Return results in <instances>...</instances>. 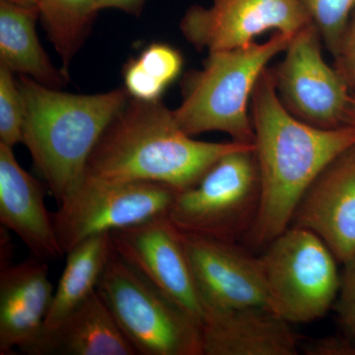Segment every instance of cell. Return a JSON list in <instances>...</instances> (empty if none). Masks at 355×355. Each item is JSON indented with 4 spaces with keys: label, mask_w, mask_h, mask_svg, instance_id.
Returning <instances> with one entry per match:
<instances>
[{
    "label": "cell",
    "mask_w": 355,
    "mask_h": 355,
    "mask_svg": "<svg viewBox=\"0 0 355 355\" xmlns=\"http://www.w3.org/2000/svg\"><path fill=\"white\" fill-rule=\"evenodd\" d=\"M110 238L116 254L202 327L209 312L183 233L168 216L112 231Z\"/></svg>",
    "instance_id": "10"
},
{
    "label": "cell",
    "mask_w": 355,
    "mask_h": 355,
    "mask_svg": "<svg viewBox=\"0 0 355 355\" xmlns=\"http://www.w3.org/2000/svg\"><path fill=\"white\" fill-rule=\"evenodd\" d=\"M38 18L36 6L0 1V64L44 86L58 89L69 81V76L53 67L42 48L36 32Z\"/></svg>",
    "instance_id": "18"
},
{
    "label": "cell",
    "mask_w": 355,
    "mask_h": 355,
    "mask_svg": "<svg viewBox=\"0 0 355 355\" xmlns=\"http://www.w3.org/2000/svg\"><path fill=\"white\" fill-rule=\"evenodd\" d=\"M183 64V55L174 46L164 43L149 44L123 67V87L133 99L159 101L181 73Z\"/></svg>",
    "instance_id": "21"
},
{
    "label": "cell",
    "mask_w": 355,
    "mask_h": 355,
    "mask_svg": "<svg viewBox=\"0 0 355 355\" xmlns=\"http://www.w3.org/2000/svg\"><path fill=\"white\" fill-rule=\"evenodd\" d=\"M254 146L222 156L200 181L179 191L168 217L184 234L237 242L247 236L260 207Z\"/></svg>",
    "instance_id": "7"
},
{
    "label": "cell",
    "mask_w": 355,
    "mask_h": 355,
    "mask_svg": "<svg viewBox=\"0 0 355 355\" xmlns=\"http://www.w3.org/2000/svg\"><path fill=\"white\" fill-rule=\"evenodd\" d=\"M294 35L275 32L263 43L209 53L202 69L191 70L182 81L183 100L173 111L187 135L221 132L233 141L254 146L252 96L270 60L284 53Z\"/></svg>",
    "instance_id": "4"
},
{
    "label": "cell",
    "mask_w": 355,
    "mask_h": 355,
    "mask_svg": "<svg viewBox=\"0 0 355 355\" xmlns=\"http://www.w3.org/2000/svg\"><path fill=\"white\" fill-rule=\"evenodd\" d=\"M146 0H97L99 10L116 8L132 15L139 16Z\"/></svg>",
    "instance_id": "27"
},
{
    "label": "cell",
    "mask_w": 355,
    "mask_h": 355,
    "mask_svg": "<svg viewBox=\"0 0 355 355\" xmlns=\"http://www.w3.org/2000/svg\"><path fill=\"white\" fill-rule=\"evenodd\" d=\"M254 151L261 198L253 227L246 236L266 247L291 225L299 203L331 161L355 144V125L324 130L289 113L266 67L252 96Z\"/></svg>",
    "instance_id": "1"
},
{
    "label": "cell",
    "mask_w": 355,
    "mask_h": 355,
    "mask_svg": "<svg viewBox=\"0 0 355 355\" xmlns=\"http://www.w3.org/2000/svg\"><path fill=\"white\" fill-rule=\"evenodd\" d=\"M25 104L13 72L0 64V144L12 147L23 141Z\"/></svg>",
    "instance_id": "23"
},
{
    "label": "cell",
    "mask_w": 355,
    "mask_h": 355,
    "mask_svg": "<svg viewBox=\"0 0 355 355\" xmlns=\"http://www.w3.org/2000/svg\"><path fill=\"white\" fill-rule=\"evenodd\" d=\"M310 24L299 0H212L191 6L180 29L196 50L211 53L246 46L268 31L295 35Z\"/></svg>",
    "instance_id": "11"
},
{
    "label": "cell",
    "mask_w": 355,
    "mask_h": 355,
    "mask_svg": "<svg viewBox=\"0 0 355 355\" xmlns=\"http://www.w3.org/2000/svg\"><path fill=\"white\" fill-rule=\"evenodd\" d=\"M308 355H355V343L349 336H329L306 345Z\"/></svg>",
    "instance_id": "26"
},
{
    "label": "cell",
    "mask_w": 355,
    "mask_h": 355,
    "mask_svg": "<svg viewBox=\"0 0 355 355\" xmlns=\"http://www.w3.org/2000/svg\"><path fill=\"white\" fill-rule=\"evenodd\" d=\"M183 236L207 312L270 308L259 257L248 253L236 242Z\"/></svg>",
    "instance_id": "12"
},
{
    "label": "cell",
    "mask_w": 355,
    "mask_h": 355,
    "mask_svg": "<svg viewBox=\"0 0 355 355\" xmlns=\"http://www.w3.org/2000/svg\"><path fill=\"white\" fill-rule=\"evenodd\" d=\"M36 7L46 35L62 58V70L69 76L70 62L99 12L97 0H38Z\"/></svg>",
    "instance_id": "20"
},
{
    "label": "cell",
    "mask_w": 355,
    "mask_h": 355,
    "mask_svg": "<svg viewBox=\"0 0 355 355\" xmlns=\"http://www.w3.org/2000/svg\"><path fill=\"white\" fill-rule=\"evenodd\" d=\"M289 322L268 307L210 311L200 327L202 355H296Z\"/></svg>",
    "instance_id": "14"
},
{
    "label": "cell",
    "mask_w": 355,
    "mask_h": 355,
    "mask_svg": "<svg viewBox=\"0 0 355 355\" xmlns=\"http://www.w3.org/2000/svg\"><path fill=\"white\" fill-rule=\"evenodd\" d=\"M112 250L110 233L93 236L70 250L43 329L57 326L97 289Z\"/></svg>",
    "instance_id": "19"
},
{
    "label": "cell",
    "mask_w": 355,
    "mask_h": 355,
    "mask_svg": "<svg viewBox=\"0 0 355 355\" xmlns=\"http://www.w3.org/2000/svg\"><path fill=\"white\" fill-rule=\"evenodd\" d=\"M18 85L25 104L22 142L60 203L83 182L96 144L130 96L125 87L70 94L26 76Z\"/></svg>",
    "instance_id": "3"
},
{
    "label": "cell",
    "mask_w": 355,
    "mask_h": 355,
    "mask_svg": "<svg viewBox=\"0 0 355 355\" xmlns=\"http://www.w3.org/2000/svg\"><path fill=\"white\" fill-rule=\"evenodd\" d=\"M334 55L355 10V0H299Z\"/></svg>",
    "instance_id": "22"
},
{
    "label": "cell",
    "mask_w": 355,
    "mask_h": 355,
    "mask_svg": "<svg viewBox=\"0 0 355 355\" xmlns=\"http://www.w3.org/2000/svg\"><path fill=\"white\" fill-rule=\"evenodd\" d=\"M334 67L343 77L347 87L355 94V10L333 55Z\"/></svg>",
    "instance_id": "25"
},
{
    "label": "cell",
    "mask_w": 355,
    "mask_h": 355,
    "mask_svg": "<svg viewBox=\"0 0 355 355\" xmlns=\"http://www.w3.org/2000/svg\"><path fill=\"white\" fill-rule=\"evenodd\" d=\"M291 225L319 236L340 263L354 256L355 144L334 159L311 184Z\"/></svg>",
    "instance_id": "13"
},
{
    "label": "cell",
    "mask_w": 355,
    "mask_h": 355,
    "mask_svg": "<svg viewBox=\"0 0 355 355\" xmlns=\"http://www.w3.org/2000/svg\"><path fill=\"white\" fill-rule=\"evenodd\" d=\"M343 265L335 306L345 335L355 343V254Z\"/></svg>",
    "instance_id": "24"
},
{
    "label": "cell",
    "mask_w": 355,
    "mask_h": 355,
    "mask_svg": "<svg viewBox=\"0 0 355 355\" xmlns=\"http://www.w3.org/2000/svg\"><path fill=\"white\" fill-rule=\"evenodd\" d=\"M97 291L137 354L202 355L200 327L114 249Z\"/></svg>",
    "instance_id": "5"
},
{
    "label": "cell",
    "mask_w": 355,
    "mask_h": 355,
    "mask_svg": "<svg viewBox=\"0 0 355 355\" xmlns=\"http://www.w3.org/2000/svg\"><path fill=\"white\" fill-rule=\"evenodd\" d=\"M8 229L1 225L0 227V268L11 265L12 258V245L9 239Z\"/></svg>",
    "instance_id": "28"
},
{
    "label": "cell",
    "mask_w": 355,
    "mask_h": 355,
    "mask_svg": "<svg viewBox=\"0 0 355 355\" xmlns=\"http://www.w3.org/2000/svg\"><path fill=\"white\" fill-rule=\"evenodd\" d=\"M0 221L12 231L37 258L64 256L53 214L48 211L41 184L16 160L12 147L0 144Z\"/></svg>",
    "instance_id": "15"
},
{
    "label": "cell",
    "mask_w": 355,
    "mask_h": 355,
    "mask_svg": "<svg viewBox=\"0 0 355 355\" xmlns=\"http://www.w3.org/2000/svg\"><path fill=\"white\" fill-rule=\"evenodd\" d=\"M178 191L153 182L83 179L53 214L62 252L67 254L93 236L167 216Z\"/></svg>",
    "instance_id": "8"
},
{
    "label": "cell",
    "mask_w": 355,
    "mask_h": 355,
    "mask_svg": "<svg viewBox=\"0 0 355 355\" xmlns=\"http://www.w3.org/2000/svg\"><path fill=\"white\" fill-rule=\"evenodd\" d=\"M6 1L19 4V6H36V3L38 0H6Z\"/></svg>",
    "instance_id": "29"
},
{
    "label": "cell",
    "mask_w": 355,
    "mask_h": 355,
    "mask_svg": "<svg viewBox=\"0 0 355 355\" xmlns=\"http://www.w3.org/2000/svg\"><path fill=\"white\" fill-rule=\"evenodd\" d=\"M322 44L313 24L292 37L282 62L270 69L277 96L289 113L313 127L354 125V93L327 64Z\"/></svg>",
    "instance_id": "9"
},
{
    "label": "cell",
    "mask_w": 355,
    "mask_h": 355,
    "mask_svg": "<svg viewBox=\"0 0 355 355\" xmlns=\"http://www.w3.org/2000/svg\"><path fill=\"white\" fill-rule=\"evenodd\" d=\"M246 146H251L193 139L161 100L130 98L96 144L83 179L153 182L182 191L198 183L222 156Z\"/></svg>",
    "instance_id": "2"
},
{
    "label": "cell",
    "mask_w": 355,
    "mask_h": 355,
    "mask_svg": "<svg viewBox=\"0 0 355 355\" xmlns=\"http://www.w3.org/2000/svg\"><path fill=\"white\" fill-rule=\"evenodd\" d=\"M28 355H137L97 289L57 326L20 350Z\"/></svg>",
    "instance_id": "17"
},
{
    "label": "cell",
    "mask_w": 355,
    "mask_h": 355,
    "mask_svg": "<svg viewBox=\"0 0 355 355\" xmlns=\"http://www.w3.org/2000/svg\"><path fill=\"white\" fill-rule=\"evenodd\" d=\"M354 120L355 125V94H354Z\"/></svg>",
    "instance_id": "30"
},
{
    "label": "cell",
    "mask_w": 355,
    "mask_h": 355,
    "mask_svg": "<svg viewBox=\"0 0 355 355\" xmlns=\"http://www.w3.org/2000/svg\"><path fill=\"white\" fill-rule=\"evenodd\" d=\"M53 293L48 266L42 259L0 268V355L22 349L39 335Z\"/></svg>",
    "instance_id": "16"
},
{
    "label": "cell",
    "mask_w": 355,
    "mask_h": 355,
    "mask_svg": "<svg viewBox=\"0 0 355 355\" xmlns=\"http://www.w3.org/2000/svg\"><path fill=\"white\" fill-rule=\"evenodd\" d=\"M270 309L289 323H310L335 305L340 275L319 236L289 226L259 256Z\"/></svg>",
    "instance_id": "6"
}]
</instances>
